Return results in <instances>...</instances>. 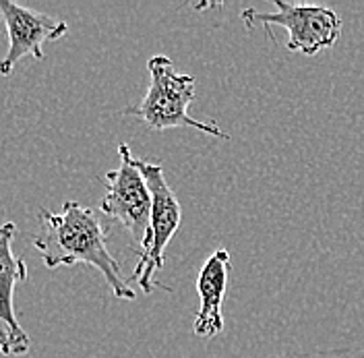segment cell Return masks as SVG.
I'll use <instances>...</instances> for the list:
<instances>
[{"label":"cell","instance_id":"52a82bcc","mask_svg":"<svg viewBox=\"0 0 364 358\" xmlns=\"http://www.w3.org/2000/svg\"><path fill=\"white\" fill-rule=\"evenodd\" d=\"M17 234L19 228L15 222L0 226V352L4 357H23L31 348V339L15 313V288L29 275L25 259L13 248Z\"/></svg>","mask_w":364,"mask_h":358},{"label":"cell","instance_id":"6da1fadb","mask_svg":"<svg viewBox=\"0 0 364 358\" xmlns=\"http://www.w3.org/2000/svg\"><path fill=\"white\" fill-rule=\"evenodd\" d=\"M48 269L63 265L95 268L120 300H135L136 292L122 278L120 263L108 248V230L102 216L77 201H65L60 211L40 209V232L31 238Z\"/></svg>","mask_w":364,"mask_h":358},{"label":"cell","instance_id":"277c9868","mask_svg":"<svg viewBox=\"0 0 364 358\" xmlns=\"http://www.w3.org/2000/svg\"><path fill=\"white\" fill-rule=\"evenodd\" d=\"M275 13H261L257 9H245L242 21L247 29L279 25L288 31V52H302L315 56L340 40L341 17L329 6L318 4H292L284 0H273Z\"/></svg>","mask_w":364,"mask_h":358},{"label":"cell","instance_id":"3957f363","mask_svg":"<svg viewBox=\"0 0 364 358\" xmlns=\"http://www.w3.org/2000/svg\"><path fill=\"white\" fill-rule=\"evenodd\" d=\"M136 168L141 170L143 179L151 193V224H149V236L143 248L139 251V261L133 269L129 282H136L139 288L145 294H151L154 288L170 290L168 286H161L154 282V273L164 269L166 263V246L174 238L182 220V207L178 197L170 189L161 164L145 162L135 157Z\"/></svg>","mask_w":364,"mask_h":358},{"label":"cell","instance_id":"8992f818","mask_svg":"<svg viewBox=\"0 0 364 358\" xmlns=\"http://www.w3.org/2000/svg\"><path fill=\"white\" fill-rule=\"evenodd\" d=\"M0 15L9 33V50L6 56L0 60L2 77L11 75L25 56L44 60L46 42L60 40L68 31L65 21L9 0H0Z\"/></svg>","mask_w":364,"mask_h":358},{"label":"cell","instance_id":"ba28073f","mask_svg":"<svg viewBox=\"0 0 364 358\" xmlns=\"http://www.w3.org/2000/svg\"><path fill=\"white\" fill-rule=\"evenodd\" d=\"M230 253L226 248H218L197 275V294H199V311L195 317V336L215 337L224 332V296L228 290V273H230Z\"/></svg>","mask_w":364,"mask_h":358},{"label":"cell","instance_id":"7a4b0ae2","mask_svg":"<svg viewBox=\"0 0 364 358\" xmlns=\"http://www.w3.org/2000/svg\"><path fill=\"white\" fill-rule=\"evenodd\" d=\"M149 70V88L143 100L127 108V116H136L154 131L168 129H195L199 133L230 139L226 131H222L215 122H203L188 114V106L195 100L197 81L193 75H181L174 70V63L168 56H154L147 63Z\"/></svg>","mask_w":364,"mask_h":358},{"label":"cell","instance_id":"5b68a950","mask_svg":"<svg viewBox=\"0 0 364 358\" xmlns=\"http://www.w3.org/2000/svg\"><path fill=\"white\" fill-rule=\"evenodd\" d=\"M118 156L120 166L104 174L106 195L100 203V209L102 214L124 226L133 243L141 251L149 236L151 193L141 170L136 168L135 156L131 154V147L127 143L118 145Z\"/></svg>","mask_w":364,"mask_h":358}]
</instances>
